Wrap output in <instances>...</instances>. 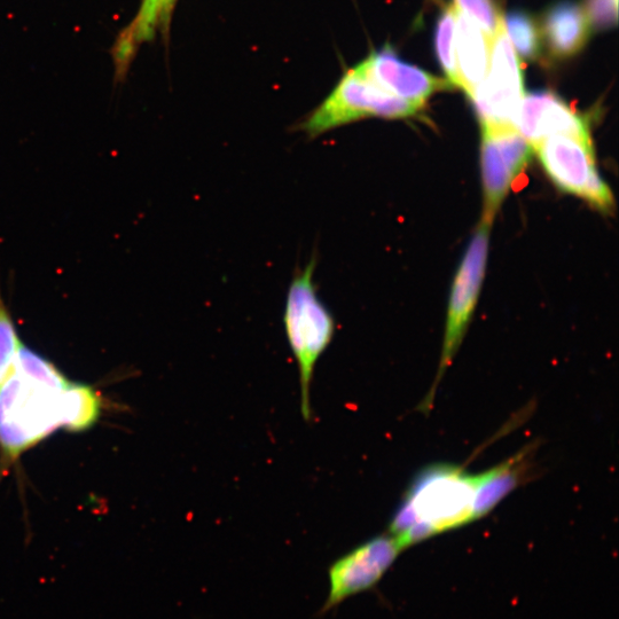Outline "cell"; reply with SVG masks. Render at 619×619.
I'll list each match as a JSON object with an SVG mask.
<instances>
[{
  "label": "cell",
  "mask_w": 619,
  "mask_h": 619,
  "mask_svg": "<svg viewBox=\"0 0 619 619\" xmlns=\"http://www.w3.org/2000/svg\"><path fill=\"white\" fill-rule=\"evenodd\" d=\"M69 382L49 359L22 344L0 385V477L23 453L62 428Z\"/></svg>",
  "instance_id": "1"
},
{
  "label": "cell",
  "mask_w": 619,
  "mask_h": 619,
  "mask_svg": "<svg viewBox=\"0 0 619 619\" xmlns=\"http://www.w3.org/2000/svg\"><path fill=\"white\" fill-rule=\"evenodd\" d=\"M476 475L460 466L435 464L422 469L389 527L403 551L436 535L475 522Z\"/></svg>",
  "instance_id": "2"
},
{
  "label": "cell",
  "mask_w": 619,
  "mask_h": 619,
  "mask_svg": "<svg viewBox=\"0 0 619 619\" xmlns=\"http://www.w3.org/2000/svg\"><path fill=\"white\" fill-rule=\"evenodd\" d=\"M316 263L312 260L296 274L289 286L284 325L300 371L301 412L311 420L310 390L313 373L321 355L324 354L335 335V319L320 300L313 273Z\"/></svg>",
  "instance_id": "3"
},
{
  "label": "cell",
  "mask_w": 619,
  "mask_h": 619,
  "mask_svg": "<svg viewBox=\"0 0 619 619\" xmlns=\"http://www.w3.org/2000/svg\"><path fill=\"white\" fill-rule=\"evenodd\" d=\"M422 106L393 96L368 77L358 65L347 70L315 111L300 125L309 138L370 117L397 120L417 115Z\"/></svg>",
  "instance_id": "4"
},
{
  "label": "cell",
  "mask_w": 619,
  "mask_h": 619,
  "mask_svg": "<svg viewBox=\"0 0 619 619\" xmlns=\"http://www.w3.org/2000/svg\"><path fill=\"white\" fill-rule=\"evenodd\" d=\"M490 231L491 223L482 219L454 279L448 316H446L440 366H438L432 389L421 403L423 412L428 413L432 409L437 388L464 341L467 327L472 319L477 300H479L485 269H487Z\"/></svg>",
  "instance_id": "5"
},
{
  "label": "cell",
  "mask_w": 619,
  "mask_h": 619,
  "mask_svg": "<svg viewBox=\"0 0 619 619\" xmlns=\"http://www.w3.org/2000/svg\"><path fill=\"white\" fill-rule=\"evenodd\" d=\"M532 150L548 177L562 191L574 194L602 211L613 208V193L599 174L592 138L552 136L539 141Z\"/></svg>",
  "instance_id": "6"
},
{
  "label": "cell",
  "mask_w": 619,
  "mask_h": 619,
  "mask_svg": "<svg viewBox=\"0 0 619 619\" xmlns=\"http://www.w3.org/2000/svg\"><path fill=\"white\" fill-rule=\"evenodd\" d=\"M523 74L504 22L491 41L488 75L469 98L481 125H514L524 97Z\"/></svg>",
  "instance_id": "7"
},
{
  "label": "cell",
  "mask_w": 619,
  "mask_h": 619,
  "mask_svg": "<svg viewBox=\"0 0 619 619\" xmlns=\"http://www.w3.org/2000/svg\"><path fill=\"white\" fill-rule=\"evenodd\" d=\"M532 153L531 145L514 125L482 124L483 221L492 224Z\"/></svg>",
  "instance_id": "8"
},
{
  "label": "cell",
  "mask_w": 619,
  "mask_h": 619,
  "mask_svg": "<svg viewBox=\"0 0 619 619\" xmlns=\"http://www.w3.org/2000/svg\"><path fill=\"white\" fill-rule=\"evenodd\" d=\"M402 551L393 536L380 535L335 560L328 568L329 590L320 614H326L342 602L372 590L393 567Z\"/></svg>",
  "instance_id": "9"
},
{
  "label": "cell",
  "mask_w": 619,
  "mask_h": 619,
  "mask_svg": "<svg viewBox=\"0 0 619 619\" xmlns=\"http://www.w3.org/2000/svg\"><path fill=\"white\" fill-rule=\"evenodd\" d=\"M514 127L531 147L552 136L592 138L584 117L548 91L524 94Z\"/></svg>",
  "instance_id": "10"
},
{
  "label": "cell",
  "mask_w": 619,
  "mask_h": 619,
  "mask_svg": "<svg viewBox=\"0 0 619 619\" xmlns=\"http://www.w3.org/2000/svg\"><path fill=\"white\" fill-rule=\"evenodd\" d=\"M357 65L383 90L422 107L435 92L453 88L446 78L443 80L407 64L389 46L372 52Z\"/></svg>",
  "instance_id": "11"
},
{
  "label": "cell",
  "mask_w": 619,
  "mask_h": 619,
  "mask_svg": "<svg viewBox=\"0 0 619 619\" xmlns=\"http://www.w3.org/2000/svg\"><path fill=\"white\" fill-rule=\"evenodd\" d=\"M178 0H141V5L127 27L117 37L113 58L117 80H123L141 46L156 36L169 33L172 13Z\"/></svg>",
  "instance_id": "12"
},
{
  "label": "cell",
  "mask_w": 619,
  "mask_h": 619,
  "mask_svg": "<svg viewBox=\"0 0 619 619\" xmlns=\"http://www.w3.org/2000/svg\"><path fill=\"white\" fill-rule=\"evenodd\" d=\"M535 452L536 443L528 445L500 465L476 475L474 521L490 514L501 501L528 480Z\"/></svg>",
  "instance_id": "13"
},
{
  "label": "cell",
  "mask_w": 619,
  "mask_h": 619,
  "mask_svg": "<svg viewBox=\"0 0 619 619\" xmlns=\"http://www.w3.org/2000/svg\"><path fill=\"white\" fill-rule=\"evenodd\" d=\"M589 15L574 2L554 4L545 14L543 33L555 57L568 58L581 52L591 34Z\"/></svg>",
  "instance_id": "14"
},
{
  "label": "cell",
  "mask_w": 619,
  "mask_h": 619,
  "mask_svg": "<svg viewBox=\"0 0 619 619\" xmlns=\"http://www.w3.org/2000/svg\"><path fill=\"white\" fill-rule=\"evenodd\" d=\"M456 6V5H454ZM456 57L459 88L468 96L488 75L491 41L475 23L457 7Z\"/></svg>",
  "instance_id": "15"
},
{
  "label": "cell",
  "mask_w": 619,
  "mask_h": 619,
  "mask_svg": "<svg viewBox=\"0 0 619 619\" xmlns=\"http://www.w3.org/2000/svg\"><path fill=\"white\" fill-rule=\"evenodd\" d=\"M101 412L97 390L83 383L69 382L62 401V428L83 433L96 425Z\"/></svg>",
  "instance_id": "16"
},
{
  "label": "cell",
  "mask_w": 619,
  "mask_h": 619,
  "mask_svg": "<svg viewBox=\"0 0 619 619\" xmlns=\"http://www.w3.org/2000/svg\"><path fill=\"white\" fill-rule=\"evenodd\" d=\"M457 11L454 4L446 5L440 19L437 21L435 33V49L446 80L453 88H459V73L456 57Z\"/></svg>",
  "instance_id": "17"
},
{
  "label": "cell",
  "mask_w": 619,
  "mask_h": 619,
  "mask_svg": "<svg viewBox=\"0 0 619 619\" xmlns=\"http://www.w3.org/2000/svg\"><path fill=\"white\" fill-rule=\"evenodd\" d=\"M504 27L517 56L526 60H535L539 56L538 28L529 14L521 11L508 13L504 19Z\"/></svg>",
  "instance_id": "18"
},
{
  "label": "cell",
  "mask_w": 619,
  "mask_h": 619,
  "mask_svg": "<svg viewBox=\"0 0 619 619\" xmlns=\"http://www.w3.org/2000/svg\"><path fill=\"white\" fill-rule=\"evenodd\" d=\"M22 344L0 287V385L13 370Z\"/></svg>",
  "instance_id": "19"
},
{
  "label": "cell",
  "mask_w": 619,
  "mask_h": 619,
  "mask_svg": "<svg viewBox=\"0 0 619 619\" xmlns=\"http://www.w3.org/2000/svg\"><path fill=\"white\" fill-rule=\"evenodd\" d=\"M453 4L472 20L490 41L503 26L504 19L500 17L492 0H454Z\"/></svg>",
  "instance_id": "20"
},
{
  "label": "cell",
  "mask_w": 619,
  "mask_h": 619,
  "mask_svg": "<svg viewBox=\"0 0 619 619\" xmlns=\"http://www.w3.org/2000/svg\"><path fill=\"white\" fill-rule=\"evenodd\" d=\"M618 0H587L586 13L591 25L599 29L616 26Z\"/></svg>",
  "instance_id": "21"
}]
</instances>
